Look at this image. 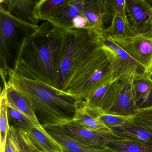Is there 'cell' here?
<instances>
[{
    "instance_id": "obj_5",
    "label": "cell",
    "mask_w": 152,
    "mask_h": 152,
    "mask_svg": "<svg viewBox=\"0 0 152 152\" xmlns=\"http://www.w3.org/2000/svg\"><path fill=\"white\" fill-rule=\"evenodd\" d=\"M118 77L99 46L72 77L64 92L85 100L102 85Z\"/></svg>"
},
{
    "instance_id": "obj_11",
    "label": "cell",
    "mask_w": 152,
    "mask_h": 152,
    "mask_svg": "<svg viewBox=\"0 0 152 152\" xmlns=\"http://www.w3.org/2000/svg\"><path fill=\"white\" fill-rule=\"evenodd\" d=\"M60 127L71 138L95 148H106L108 142L118 138L115 134L87 129L75 125L71 122Z\"/></svg>"
},
{
    "instance_id": "obj_9",
    "label": "cell",
    "mask_w": 152,
    "mask_h": 152,
    "mask_svg": "<svg viewBox=\"0 0 152 152\" xmlns=\"http://www.w3.org/2000/svg\"><path fill=\"white\" fill-rule=\"evenodd\" d=\"M149 0H126L125 13L133 34L152 37V12Z\"/></svg>"
},
{
    "instance_id": "obj_10",
    "label": "cell",
    "mask_w": 152,
    "mask_h": 152,
    "mask_svg": "<svg viewBox=\"0 0 152 152\" xmlns=\"http://www.w3.org/2000/svg\"><path fill=\"white\" fill-rule=\"evenodd\" d=\"M18 130L24 152H64L63 148L42 125L27 131Z\"/></svg>"
},
{
    "instance_id": "obj_21",
    "label": "cell",
    "mask_w": 152,
    "mask_h": 152,
    "mask_svg": "<svg viewBox=\"0 0 152 152\" xmlns=\"http://www.w3.org/2000/svg\"><path fill=\"white\" fill-rule=\"evenodd\" d=\"M107 147L114 152H152V145L120 138L108 142Z\"/></svg>"
},
{
    "instance_id": "obj_8",
    "label": "cell",
    "mask_w": 152,
    "mask_h": 152,
    "mask_svg": "<svg viewBox=\"0 0 152 152\" xmlns=\"http://www.w3.org/2000/svg\"><path fill=\"white\" fill-rule=\"evenodd\" d=\"M107 38L124 50L145 72L149 75L152 74V37L133 34L122 38Z\"/></svg>"
},
{
    "instance_id": "obj_23",
    "label": "cell",
    "mask_w": 152,
    "mask_h": 152,
    "mask_svg": "<svg viewBox=\"0 0 152 152\" xmlns=\"http://www.w3.org/2000/svg\"><path fill=\"white\" fill-rule=\"evenodd\" d=\"M8 107V115L9 122L17 129L22 131H27L30 129L34 124L22 113L12 107Z\"/></svg>"
},
{
    "instance_id": "obj_20",
    "label": "cell",
    "mask_w": 152,
    "mask_h": 152,
    "mask_svg": "<svg viewBox=\"0 0 152 152\" xmlns=\"http://www.w3.org/2000/svg\"><path fill=\"white\" fill-rule=\"evenodd\" d=\"M152 89V80L146 72L135 74L133 81L134 99L138 106L146 98Z\"/></svg>"
},
{
    "instance_id": "obj_30",
    "label": "cell",
    "mask_w": 152,
    "mask_h": 152,
    "mask_svg": "<svg viewBox=\"0 0 152 152\" xmlns=\"http://www.w3.org/2000/svg\"><path fill=\"white\" fill-rule=\"evenodd\" d=\"M149 76H150V79H151V80H152V74H151L150 75H149Z\"/></svg>"
},
{
    "instance_id": "obj_13",
    "label": "cell",
    "mask_w": 152,
    "mask_h": 152,
    "mask_svg": "<svg viewBox=\"0 0 152 152\" xmlns=\"http://www.w3.org/2000/svg\"><path fill=\"white\" fill-rule=\"evenodd\" d=\"M119 77L112 79L95 91L84 100V105L98 114L106 113L114 101Z\"/></svg>"
},
{
    "instance_id": "obj_2",
    "label": "cell",
    "mask_w": 152,
    "mask_h": 152,
    "mask_svg": "<svg viewBox=\"0 0 152 152\" xmlns=\"http://www.w3.org/2000/svg\"><path fill=\"white\" fill-rule=\"evenodd\" d=\"M8 83L19 91L31 105L42 127L60 126L71 122L84 100L43 82L10 71Z\"/></svg>"
},
{
    "instance_id": "obj_17",
    "label": "cell",
    "mask_w": 152,
    "mask_h": 152,
    "mask_svg": "<svg viewBox=\"0 0 152 152\" xmlns=\"http://www.w3.org/2000/svg\"><path fill=\"white\" fill-rule=\"evenodd\" d=\"M98 114L96 113L83 105L77 109L74 118L71 122L87 129L113 134L112 130L98 120Z\"/></svg>"
},
{
    "instance_id": "obj_6",
    "label": "cell",
    "mask_w": 152,
    "mask_h": 152,
    "mask_svg": "<svg viewBox=\"0 0 152 152\" xmlns=\"http://www.w3.org/2000/svg\"><path fill=\"white\" fill-rule=\"evenodd\" d=\"M111 130L118 138L152 146V110L139 109L122 126Z\"/></svg>"
},
{
    "instance_id": "obj_15",
    "label": "cell",
    "mask_w": 152,
    "mask_h": 152,
    "mask_svg": "<svg viewBox=\"0 0 152 152\" xmlns=\"http://www.w3.org/2000/svg\"><path fill=\"white\" fill-rule=\"evenodd\" d=\"M44 128L58 142L64 152H114L108 148H95L78 142L66 135L60 127L48 126Z\"/></svg>"
},
{
    "instance_id": "obj_18",
    "label": "cell",
    "mask_w": 152,
    "mask_h": 152,
    "mask_svg": "<svg viewBox=\"0 0 152 152\" xmlns=\"http://www.w3.org/2000/svg\"><path fill=\"white\" fill-rule=\"evenodd\" d=\"M132 35L133 33L124 12L113 15L111 24L103 31L100 35L106 37L122 38Z\"/></svg>"
},
{
    "instance_id": "obj_14",
    "label": "cell",
    "mask_w": 152,
    "mask_h": 152,
    "mask_svg": "<svg viewBox=\"0 0 152 152\" xmlns=\"http://www.w3.org/2000/svg\"><path fill=\"white\" fill-rule=\"evenodd\" d=\"M38 1V0H1L0 6L13 17L37 26L39 20L36 10Z\"/></svg>"
},
{
    "instance_id": "obj_1",
    "label": "cell",
    "mask_w": 152,
    "mask_h": 152,
    "mask_svg": "<svg viewBox=\"0 0 152 152\" xmlns=\"http://www.w3.org/2000/svg\"><path fill=\"white\" fill-rule=\"evenodd\" d=\"M65 32L48 21L42 23L25 42L14 71L56 88Z\"/></svg>"
},
{
    "instance_id": "obj_22",
    "label": "cell",
    "mask_w": 152,
    "mask_h": 152,
    "mask_svg": "<svg viewBox=\"0 0 152 152\" xmlns=\"http://www.w3.org/2000/svg\"><path fill=\"white\" fill-rule=\"evenodd\" d=\"M7 101L5 89L1 92V108H0V142L1 152H5L7 137L10 129L8 115Z\"/></svg>"
},
{
    "instance_id": "obj_12",
    "label": "cell",
    "mask_w": 152,
    "mask_h": 152,
    "mask_svg": "<svg viewBox=\"0 0 152 152\" xmlns=\"http://www.w3.org/2000/svg\"><path fill=\"white\" fill-rule=\"evenodd\" d=\"M99 43L106 54L113 71L118 77L135 66L138 68L140 73L145 72L124 50L108 38L100 35Z\"/></svg>"
},
{
    "instance_id": "obj_28",
    "label": "cell",
    "mask_w": 152,
    "mask_h": 152,
    "mask_svg": "<svg viewBox=\"0 0 152 152\" xmlns=\"http://www.w3.org/2000/svg\"><path fill=\"white\" fill-rule=\"evenodd\" d=\"M149 2H150V4H151V11H152V0H149Z\"/></svg>"
},
{
    "instance_id": "obj_29",
    "label": "cell",
    "mask_w": 152,
    "mask_h": 152,
    "mask_svg": "<svg viewBox=\"0 0 152 152\" xmlns=\"http://www.w3.org/2000/svg\"><path fill=\"white\" fill-rule=\"evenodd\" d=\"M145 109H148V110H152V107H149V108H145Z\"/></svg>"
},
{
    "instance_id": "obj_16",
    "label": "cell",
    "mask_w": 152,
    "mask_h": 152,
    "mask_svg": "<svg viewBox=\"0 0 152 152\" xmlns=\"http://www.w3.org/2000/svg\"><path fill=\"white\" fill-rule=\"evenodd\" d=\"M7 104L17 110L27 117L35 126L41 125L30 104L24 96L10 83L4 84Z\"/></svg>"
},
{
    "instance_id": "obj_3",
    "label": "cell",
    "mask_w": 152,
    "mask_h": 152,
    "mask_svg": "<svg viewBox=\"0 0 152 152\" xmlns=\"http://www.w3.org/2000/svg\"><path fill=\"white\" fill-rule=\"evenodd\" d=\"M100 34L93 28L66 30L56 88L64 91L68 83L100 46Z\"/></svg>"
},
{
    "instance_id": "obj_25",
    "label": "cell",
    "mask_w": 152,
    "mask_h": 152,
    "mask_svg": "<svg viewBox=\"0 0 152 152\" xmlns=\"http://www.w3.org/2000/svg\"><path fill=\"white\" fill-rule=\"evenodd\" d=\"M131 116L102 113L98 115L97 119L105 126L112 129L122 126Z\"/></svg>"
},
{
    "instance_id": "obj_7",
    "label": "cell",
    "mask_w": 152,
    "mask_h": 152,
    "mask_svg": "<svg viewBox=\"0 0 152 152\" xmlns=\"http://www.w3.org/2000/svg\"><path fill=\"white\" fill-rule=\"evenodd\" d=\"M137 72L139 71L135 66L118 78L114 101L106 113L132 116L138 112L139 108L135 102L133 92V79Z\"/></svg>"
},
{
    "instance_id": "obj_27",
    "label": "cell",
    "mask_w": 152,
    "mask_h": 152,
    "mask_svg": "<svg viewBox=\"0 0 152 152\" xmlns=\"http://www.w3.org/2000/svg\"><path fill=\"white\" fill-rule=\"evenodd\" d=\"M152 107V89L146 98L139 106V109H145Z\"/></svg>"
},
{
    "instance_id": "obj_19",
    "label": "cell",
    "mask_w": 152,
    "mask_h": 152,
    "mask_svg": "<svg viewBox=\"0 0 152 152\" xmlns=\"http://www.w3.org/2000/svg\"><path fill=\"white\" fill-rule=\"evenodd\" d=\"M68 0H38L36 10L39 20L48 21L57 15Z\"/></svg>"
},
{
    "instance_id": "obj_24",
    "label": "cell",
    "mask_w": 152,
    "mask_h": 152,
    "mask_svg": "<svg viewBox=\"0 0 152 152\" xmlns=\"http://www.w3.org/2000/svg\"><path fill=\"white\" fill-rule=\"evenodd\" d=\"M5 152H24L17 129L10 124L7 137Z\"/></svg>"
},
{
    "instance_id": "obj_4",
    "label": "cell",
    "mask_w": 152,
    "mask_h": 152,
    "mask_svg": "<svg viewBox=\"0 0 152 152\" xmlns=\"http://www.w3.org/2000/svg\"><path fill=\"white\" fill-rule=\"evenodd\" d=\"M39 26L20 21L0 6V66L1 79L8 82L26 40Z\"/></svg>"
},
{
    "instance_id": "obj_26",
    "label": "cell",
    "mask_w": 152,
    "mask_h": 152,
    "mask_svg": "<svg viewBox=\"0 0 152 152\" xmlns=\"http://www.w3.org/2000/svg\"><path fill=\"white\" fill-rule=\"evenodd\" d=\"M107 6L112 15L125 12L126 0H107Z\"/></svg>"
}]
</instances>
